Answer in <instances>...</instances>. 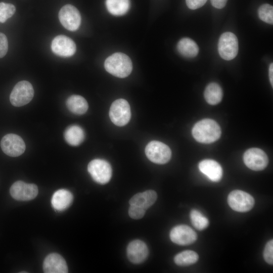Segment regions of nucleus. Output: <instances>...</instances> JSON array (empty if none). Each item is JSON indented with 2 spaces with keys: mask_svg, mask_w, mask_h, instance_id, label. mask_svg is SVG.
Listing matches in <instances>:
<instances>
[{
  "mask_svg": "<svg viewBox=\"0 0 273 273\" xmlns=\"http://www.w3.org/2000/svg\"><path fill=\"white\" fill-rule=\"evenodd\" d=\"M221 129L214 120L204 119L196 123L192 129L194 139L202 143L209 144L217 141L220 136Z\"/></svg>",
  "mask_w": 273,
  "mask_h": 273,
  "instance_id": "obj_1",
  "label": "nucleus"
},
{
  "mask_svg": "<svg viewBox=\"0 0 273 273\" xmlns=\"http://www.w3.org/2000/svg\"><path fill=\"white\" fill-rule=\"evenodd\" d=\"M104 67L108 72L119 78L128 76L132 69L130 59L122 53H115L108 57L105 61Z\"/></svg>",
  "mask_w": 273,
  "mask_h": 273,
  "instance_id": "obj_2",
  "label": "nucleus"
},
{
  "mask_svg": "<svg viewBox=\"0 0 273 273\" xmlns=\"http://www.w3.org/2000/svg\"><path fill=\"white\" fill-rule=\"evenodd\" d=\"M109 115L115 125L122 126L127 124L131 117L130 108L127 101L123 99L114 101L110 108Z\"/></svg>",
  "mask_w": 273,
  "mask_h": 273,
  "instance_id": "obj_3",
  "label": "nucleus"
},
{
  "mask_svg": "<svg viewBox=\"0 0 273 273\" xmlns=\"http://www.w3.org/2000/svg\"><path fill=\"white\" fill-rule=\"evenodd\" d=\"M145 154L152 162L163 164L170 160L171 151L169 147L162 142L152 141L146 146Z\"/></svg>",
  "mask_w": 273,
  "mask_h": 273,
  "instance_id": "obj_4",
  "label": "nucleus"
},
{
  "mask_svg": "<svg viewBox=\"0 0 273 273\" xmlns=\"http://www.w3.org/2000/svg\"><path fill=\"white\" fill-rule=\"evenodd\" d=\"M34 96V89L28 81L23 80L14 87L10 96L11 104L15 107H21L29 103Z\"/></svg>",
  "mask_w": 273,
  "mask_h": 273,
  "instance_id": "obj_5",
  "label": "nucleus"
},
{
  "mask_svg": "<svg viewBox=\"0 0 273 273\" xmlns=\"http://www.w3.org/2000/svg\"><path fill=\"white\" fill-rule=\"evenodd\" d=\"M87 170L93 179L97 183L104 185L110 180L112 176V168L107 161L95 159L88 164Z\"/></svg>",
  "mask_w": 273,
  "mask_h": 273,
  "instance_id": "obj_6",
  "label": "nucleus"
},
{
  "mask_svg": "<svg viewBox=\"0 0 273 273\" xmlns=\"http://www.w3.org/2000/svg\"><path fill=\"white\" fill-rule=\"evenodd\" d=\"M238 40L232 32L222 33L219 39L218 50L220 56L225 60L234 59L238 53Z\"/></svg>",
  "mask_w": 273,
  "mask_h": 273,
  "instance_id": "obj_7",
  "label": "nucleus"
},
{
  "mask_svg": "<svg viewBox=\"0 0 273 273\" xmlns=\"http://www.w3.org/2000/svg\"><path fill=\"white\" fill-rule=\"evenodd\" d=\"M228 202L234 210L245 212L250 210L254 205L253 197L248 193L241 190L231 192L228 197Z\"/></svg>",
  "mask_w": 273,
  "mask_h": 273,
  "instance_id": "obj_8",
  "label": "nucleus"
},
{
  "mask_svg": "<svg viewBox=\"0 0 273 273\" xmlns=\"http://www.w3.org/2000/svg\"><path fill=\"white\" fill-rule=\"evenodd\" d=\"M59 19L61 24L70 31L76 30L80 25L81 16L79 11L70 4L62 7L59 12Z\"/></svg>",
  "mask_w": 273,
  "mask_h": 273,
  "instance_id": "obj_9",
  "label": "nucleus"
},
{
  "mask_svg": "<svg viewBox=\"0 0 273 273\" xmlns=\"http://www.w3.org/2000/svg\"><path fill=\"white\" fill-rule=\"evenodd\" d=\"M1 147L3 151L11 157H17L25 151L26 146L23 139L14 133L5 135L1 142Z\"/></svg>",
  "mask_w": 273,
  "mask_h": 273,
  "instance_id": "obj_10",
  "label": "nucleus"
},
{
  "mask_svg": "<svg viewBox=\"0 0 273 273\" xmlns=\"http://www.w3.org/2000/svg\"><path fill=\"white\" fill-rule=\"evenodd\" d=\"M243 160L245 165L250 169L259 171L264 169L268 162L265 153L259 148H250L244 154Z\"/></svg>",
  "mask_w": 273,
  "mask_h": 273,
  "instance_id": "obj_11",
  "label": "nucleus"
},
{
  "mask_svg": "<svg viewBox=\"0 0 273 273\" xmlns=\"http://www.w3.org/2000/svg\"><path fill=\"white\" fill-rule=\"evenodd\" d=\"M38 192V188L36 185L27 184L21 180L14 183L10 190L11 196L18 201L33 199L37 195Z\"/></svg>",
  "mask_w": 273,
  "mask_h": 273,
  "instance_id": "obj_12",
  "label": "nucleus"
},
{
  "mask_svg": "<svg viewBox=\"0 0 273 273\" xmlns=\"http://www.w3.org/2000/svg\"><path fill=\"white\" fill-rule=\"evenodd\" d=\"M172 242L179 245H188L197 240L196 233L190 226L185 224L175 226L170 232Z\"/></svg>",
  "mask_w": 273,
  "mask_h": 273,
  "instance_id": "obj_13",
  "label": "nucleus"
},
{
  "mask_svg": "<svg viewBox=\"0 0 273 273\" xmlns=\"http://www.w3.org/2000/svg\"><path fill=\"white\" fill-rule=\"evenodd\" d=\"M51 49L54 53L61 57L73 56L76 52V44L70 38L64 35L55 37L52 40Z\"/></svg>",
  "mask_w": 273,
  "mask_h": 273,
  "instance_id": "obj_14",
  "label": "nucleus"
},
{
  "mask_svg": "<svg viewBox=\"0 0 273 273\" xmlns=\"http://www.w3.org/2000/svg\"><path fill=\"white\" fill-rule=\"evenodd\" d=\"M126 252L127 257L131 262L139 264L146 259L149 250L145 243L140 240H135L128 245Z\"/></svg>",
  "mask_w": 273,
  "mask_h": 273,
  "instance_id": "obj_15",
  "label": "nucleus"
},
{
  "mask_svg": "<svg viewBox=\"0 0 273 273\" xmlns=\"http://www.w3.org/2000/svg\"><path fill=\"white\" fill-rule=\"evenodd\" d=\"M43 269L46 273H66L68 267L65 259L59 254L53 253L44 260Z\"/></svg>",
  "mask_w": 273,
  "mask_h": 273,
  "instance_id": "obj_16",
  "label": "nucleus"
},
{
  "mask_svg": "<svg viewBox=\"0 0 273 273\" xmlns=\"http://www.w3.org/2000/svg\"><path fill=\"white\" fill-rule=\"evenodd\" d=\"M198 167L200 171L212 181H218L222 177V169L215 160H203L199 163Z\"/></svg>",
  "mask_w": 273,
  "mask_h": 273,
  "instance_id": "obj_17",
  "label": "nucleus"
},
{
  "mask_svg": "<svg viewBox=\"0 0 273 273\" xmlns=\"http://www.w3.org/2000/svg\"><path fill=\"white\" fill-rule=\"evenodd\" d=\"M157 195L153 190H147L134 195L129 201L130 205H135L144 209L150 207L157 200Z\"/></svg>",
  "mask_w": 273,
  "mask_h": 273,
  "instance_id": "obj_18",
  "label": "nucleus"
},
{
  "mask_svg": "<svg viewBox=\"0 0 273 273\" xmlns=\"http://www.w3.org/2000/svg\"><path fill=\"white\" fill-rule=\"evenodd\" d=\"M73 201L72 193L64 189L57 191L53 194L51 203L54 208L58 211H63L71 204Z\"/></svg>",
  "mask_w": 273,
  "mask_h": 273,
  "instance_id": "obj_19",
  "label": "nucleus"
},
{
  "mask_svg": "<svg viewBox=\"0 0 273 273\" xmlns=\"http://www.w3.org/2000/svg\"><path fill=\"white\" fill-rule=\"evenodd\" d=\"M66 106L68 110L76 115H82L88 109V103L86 100L79 95H72L66 100Z\"/></svg>",
  "mask_w": 273,
  "mask_h": 273,
  "instance_id": "obj_20",
  "label": "nucleus"
},
{
  "mask_svg": "<svg viewBox=\"0 0 273 273\" xmlns=\"http://www.w3.org/2000/svg\"><path fill=\"white\" fill-rule=\"evenodd\" d=\"M64 138L70 145L76 146L84 140L85 133L83 129L78 125L68 127L64 132Z\"/></svg>",
  "mask_w": 273,
  "mask_h": 273,
  "instance_id": "obj_21",
  "label": "nucleus"
},
{
  "mask_svg": "<svg viewBox=\"0 0 273 273\" xmlns=\"http://www.w3.org/2000/svg\"><path fill=\"white\" fill-rule=\"evenodd\" d=\"M177 50L180 55L187 58H194L199 53L197 43L192 39L187 37L179 40L177 44Z\"/></svg>",
  "mask_w": 273,
  "mask_h": 273,
  "instance_id": "obj_22",
  "label": "nucleus"
},
{
  "mask_svg": "<svg viewBox=\"0 0 273 273\" xmlns=\"http://www.w3.org/2000/svg\"><path fill=\"white\" fill-rule=\"evenodd\" d=\"M204 98L206 102L210 105H216L222 100L223 93L220 85L212 82L208 84L204 90Z\"/></svg>",
  "mask_w": 273,
  "mask_h": 273,
  "instance_id": "obj_23",
  "label": "nucleus"
},
{
  "mask_svg": "<svg viewBox=\"0 0 273 273\" xmlns=\"http://www.w3.org/2000/svg\"><path fill=\"white\" fill-rule=\"evenodd\" d=\"M108 11L113 15L121 16L126 14L130 7L129 0H106Z\"/></svg>",
  "mask_w": 273,
  "mask_h": 273,
  "instance_id": "obj_24",
  "label": "nucleus"
},
{
  "mask_svg": "<svg viewBox=\"0 0 273 273\" xmlns=\"http://www.w3.org/2000/svg\"><path fill=\"white\" fill-rule=\"evenodd\" d=\"M198 258V255L195 251L186 250L176 255L174 261L177 265L188 266L196 262Z\"/></svg>",
  "mask_w": 273,
  "mask_h": 273,
  "instance_id": "obj_25",
  "label": "nucleus"
},
{
  "mask_svg": "<svg viewBox=\"0 0 273 273\" xmlns=\"http://www.w3.org/2000/svg\"><path fill=\"white\" fill-rule=\"evenodd\" d=\"M190 216L192 223L196 229L202 231L208 226V219L200 211L195 209L192 210Z\"/></svg>",
  "mask_w": 273,
  "mask_h": 273,
  "instance_id": "obj_26",
  "label": "nucleus"
},
{
  "mask_svg": "<svg viewBox=\"0 0 273 273\" xmlns=\"http://www.w3.org/2000/svg\"><path fill=\"white\" fill-rule=\"evenodd\" d=\"M258 17L262 21L269 24H273V7L268 4L260 6L258 10Z\"/></svg>",
  "mask_w": 273,
  "mask_h": 273,
  "instance_id": "obj_27",
  "label": "nucleus"
},
{
  "mask_svg": "<svg viewBox=\"0 0 273 273\" xmlns=\"http://www.w3.org/2000/svg\"><path fill=\"white\" fill-rule=\"evenodd\" d=\"M15 11V7L13 4L0 3V22H5L14 14Z\"/></svg>",
  "mask_w": 273,
  "mask_h": 273,
  "instance_id": "obj_28",
  "label": "nucleus"
},
{
  "mask_svg": "<svg viewBox=\"0 0 273 273\" xmlns=\"http://www.w3.org/2000/svg\"><path fill=\"white\" fill-rule=\"evenodd\" d=\"M265 261L269 264L273 263V240L269 241L265 246L263 251Z\"/></svg>",
  "mask_w": 273,
  "mask_h": 273,
  "instance_id": "obj_29",
  "label": "nucleus"
},
{
  "mask_svg": "<svg viewBox=\"0 0 273 273\" xmlns=\"http://www.w3.org/2000/svg\"><path fill=\"white\" fill-rule=\"evenodd\" d=\"M145 209L135 205H130L128 209L129 216L134 219L142 218L145 214Z\"/></svg>",
  "mask_w": 273,
  "mask_h": 273,
  "instance_id": "obj_30",
  "label": "nucleus"
},
{
  "mask_svg": "<svg viewBox=\"0 0 273 273\" xmlns=\"http://www.w3.org/2000/svg\"><path fill=\"white\" fill-rule=\"evenodd\" d=\"M8 50V42L6 36L0 32V58L4 57Z\"/></svg>",
  "mask_w": 273,
  "mask_h": 273,
  "instance_id": "obj_31",
  "label": "nucleus"
},
{
  "mask_svg": "<svg viewBox=\"0 0 273 273\" xmlns=\"http://www.w3.org/2000/svg\"><path fill=\"white\" fill-rule=\"evenodd\" d=\"M207 0H186L188 7L191 10H196L202 7Z\"/></svg>",
  "mask_w": 273,
  "mask_h": 273,
  "instance_id": "obj_32",
  "label": "nucleus"
},
{
  "mask_svg": "<svg viewBox=\"0 0 273 273\" xmlns=\"http://www.w3.org/2000/svg\"><path fill=\"white\" fill-rule=\"evenodd\" d=\"M228 0H210L213 7L217 9H222L226 5Z\"/></svg>",
  "mask_w": 273,
  "mask_h": 273,
  "instance_id": "obj_33",
  "label": "nucleus"
},
{
  "mask_svg": "<svg viewBox=\"0 0 273 273\" xmlns=\"http://www.w3.org/2000/svg\"><path fill=\"white\" fill-rule=\"evenodd\" d=\"M269 78L271 86H273V64L271 63L268 69Z\"/></svg>",
  "mask_w": 273,
  "mask_h": 273,
  "instance_id": "obj_34",
  "label": "nucleus"
}]
</instances>
